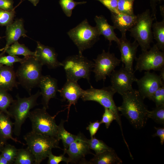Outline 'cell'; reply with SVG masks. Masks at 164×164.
Returning <instances> with one entry per match:
<instances>
[{
  "mask_svg": "<svg viewBox=\"0 0 164 164\" xmlns=\"http://www.w3.org/2000/svg\"><path fill=\"white\" fill-rule=\"evenodd\" d=\"M148 118L152 119L157 123L164 125V104L156 107L152 111H149Z\"/></svg>",
  "mask_w": 164,
  "mask_h": 164,
  "instance_id": "cell-33",
  "label": "cell"
},
{
  "mask_svg": "<svg viewBox=\"0 0 164 164\" xmlns=\"http://www.w3.org/2000/svg\"><path fill=\"white\" fill-rule=\"evenodd\" d=\"M5 53H4V52H2V53H1V54H0V56H1L2 55H4V54ZM2 65V64H0V65Z\"/></svg>",
  "mask_w": 164,
  "mask_h": 164,
  "instance_id": "cell-49",
  "label": "cell"
},
{
  "mask_svg": "<svg viewBox=\"0 0 164 164\" xmlns=\"http://www.w3.org/2000/svg\"><path fill=\"white\" fill-rule=\"evenodd\" d=\"M56 116L50 115L43 107L30 111L28 118L31 122L32 131L57 138L58 125L56 123Z\"/></svg>",
  "mask_w": 164,
  "mask_h": 164,
  "instance_id": "cell-9",
  "label": "cell"
},
{
  "mask_svg": "<svg viewBox=\"0 0 164 164\" xmlns=\"http://www.w3.org/2000/svg\"><path fill=\"white\" fill-rule=\"evenodd\" d=\"M24 60L17 56L9 55L7 56L2 55L0 56V64L8 67H13V64L15 63H21Z\"/></svg>",
  "mask_w": 164,
  "mask_h": 164,
  "instance_id": "cell-36",
  "label": "cell"
},
{
  "mask_svg": "<svg viewBox=\"0 0 164 164\" xmlns=\"http://www.w3.org/2000/svg\"><path fill=\"white\" fill-rule=\"evenodd\" d=\"M122 104L117 107L118 111L128 120L136 129L143 128L146 125L149 110L144 102V99L138 90L132 89L121 95Z\"/></svg>",
  "mask_w": 164,
  "mask_h": 164,
  "instance_id": "cell-1",
  "label": "cell"
},
{
  "mask_svg": "<svg viewBox=\"0 0 164 164\" xmlns=\"http://www.w3.org/2000/svg\"><path fill=\"white\" fill-rule=\"evenodd\" d=\"M87 2L85 1L77 2L74 0H60L59 4L61 8L67 16L70 17L72 14V11L76 6L84 4Z\"/></svg>",
  "mask_w": 164,
  "mask_h": 164,
  "instance_id": "cell-31",
  "label": "cell"
},
{
  "mask_svg": "<svg viewBox=\"0 0 164 164\" xmlns=\"http://www.w3.org/2000/svg\"><path fill=\"white\" fill-rule=\"evenodd\" d=\"M5 52L7 53L9 55H22L25 57L36 56L35 52L31 51L24 44H21L18 41L10 46L6 49Z\"/></svg>",
  "mask_w": 164,
  "mask_h": 164,
  "instance_id": "cell-27",
  "label": "cell"
},
{
  "mask_svg": "<svg viewBox=\"0 0 164 164\" xmlns=\"http://www.w3.org/2000/svg\"><path fill=\"white\" fill-rule=\"evenodd\" d=\"M163 0H151V6L152 9V15L154 17L156 18V6L155 5L156 2H160Z\"/></svg>",
  "mask_w": 164,
  "mask_h": 164,
  "instance_id": "cell-44",
  "label": "cell"
},
{
  "mask_svg": "<svg viewBox=\"0 0 164 164\" xmlns=\"http://www.w3.org/2000/svg\"><path fill=\"white\" fill-rule=\"evenodd\" d=\"M62 63L67 80L77 82L84 78L90 82L91 73L94 63L82 54L69 56Z\"/></svg>",
  "mask_w": 164,
  "mask_h": 164,
  "instance_id": "cell-6",
  "label": "cell"
},
{
  "mask_svg": "<svg viewBox=\"0 0 164 164\" xmlns=\"http://www.w3.org/2000/svg\"><path fill=\"white\" fill-rule=\"evenodd\" d=\"M152 34L156 41V45L162 51H164V19L161 22L156 21L152 26Z\"/></svg>",
  "mask_w": 164,
  "mask_h": 164,
  "instance_id": "cell-26",
  "label": "cell"
},
{
  "mask_svg": "<svg viewBox=\"0 0 164 164\" xmlns=\"http://www.w3.org/2000/svg\"><path fill=\"white\" fill-rule=\"evenodd\" d=\"M142 51L135 59V71H160L164 67V52L161 51L156 44L149 49Z\"/></svg>",
  "mask_w": 164,
  "mask_h": 164,
  "instance_id": "cell-10",
  "label": "cell"
},
{
  "mask_svg": "<svg viewBox=\"0 0 164 164\" xmlns=\"http://www.w3.org/2000/svg\"><path fill=\"white\" fill-rule=\"evenodd\" d=\"M5 144L3 142H2L0 140V152L2 149V148L4 146Z\"/></svg>",
  "mask_w": 164,
  "mask_h": 164,
  "instance_id": "cell-48",
  "label": "cell"
},
{
  "mask_svg": "<svg viewBox=\"0 0 164 164\" xmlns=\"http://www.w3.org/2000/svg\"><path fill=\"white\" fill-rule=\"evenodd\" d=\"M135 0H118V10L119 13L135 15L133 4Z\"/></svg>",
  "mask_w": 164,
  "mask_h": 164,
  "instance_id": "cell-34",
  "label": "cell"
},
{
  "mask_svg": "<svg viewBox=\"0 0 164 164\" xmlns=\"http://www.w3.org/2000/svg\"><path fill=\"white\" fill-rule=\"evenodd\" d=\"M5 33L6 44L5 47L1 50L5 53L6 49L13 43L18 41L20 37L26 36L23 20L20 19H17L7 26Z\"/></svg>",
  "mask_w": 164,
  "mask_h": 164,
  "instance_id": "cell-19",
  "label": "cell"
},
{
  "mask_svg": "<svg viewBox=\"0 0 164 164\" xmlns=\"http://www.w3.org/2000/svg\"><path fill=\"white\" fill-rule=\"evenodd\" d=\"M135 25L129 30L130 36L138 43L142 51L149 50L152 41V26L155 19L151 14L149 9L138 14Z\"/></svg>",
  "mask_w": 164,
  "mask_h": 164,
  "instance_id": "cell-5",
  "label": "cell"
},
{
  "mask_svg": "<svg viewBox=\"0 0 164 164\" xmlns=\"http://www.w3.org/2000/svg\"><path fill=\"white\" fill-rule=\"evenodd\" d=\"M87 141L90 149L94 150L95 154L113 149L103 141L97 139L94 136L91 138V139H87Z\"/></svg>",
  "mask_w": 164,
  "mask_h": 164,
  "instance_id": "cell-29",
  "label": "cell"
},
{
  "mask_svg": "<svg viewBox=\"0 0 164 164\" xmlns=\"http://www.w3.org/2000/svg\"><path fill=\"white\" fill-rule=\"evenodd\" d=\"M111 86L115 93L120 95L133 89L132 84L137 78L134 73H131L123 66L118 70H114L110 77Z\"/></svg>",
  "mask_w": 164,
  "mask_h": 164,
  "instance_id": "cell-12",
  "label": "cell"
},
{
  "mask_svg": "<svg viewBox=\"0 0 164 164\" xmlns=\"http://www.w3.org/2000/svg\"><path fill=\"white\" fill-rule=\"evenodd\" d=\"M94 60V69L92 71L94 73L97 82L102 80L104 81L107 77H110L112 72L121 62L114 53H111L109 51L106 52L104 50Z\"/></svg>",
  "mask_w": 164,
  "mask_h": 164,
  "instance_id": "cell-11",
  "label": "cell"
},
{
  "mask_svg": "<svg viewBox=\"0 0 164 164\" xmlns=\"http://www.w3.org/2000/svg\"><path fill=\"white\" fill-rule=\"evenodd\" d=\"M150 100L155 103L156 107L164 104V84L154 93Z\"/></svg>",
  "mask_w": 164,
  "mask_h": 164,
  "instance_id": "cell-37",
  "label": "cell"
},
{
  "mask_svg": "<svg viewBox=\"0 0 164 164\" xmlns=\"http://www.w3.org/2000/svg\"><path fill=\"white\" fill-rule=\"evenodd\" d=\"M96 27L100 35H102L105 38L109 41V45H111L112 42L115 41L117 43L119 38L117 36L114 32L115 28L110 25L107 19L102 15H96L94 18Z\"/></svg>",
  "mask_w": 164,
  "mask_h": 164,
  "instance_id": "cell-22",
  "label": "cell"
},
{
  "mask_svg": "<svg viewBox=\"0 0 164 164\" xmlns=\"http://www.w3.org/2000/svg\"><path fill=\"white\" fill-rule=\"evenodd\" d=\"M136 82L140 95L144 99L149 100L154 93L164 84L159 75L149 71L145 72L142 77L137 79Z\"/></svg>",
  "mask_w": 164,
  "mask_h": 164,
  "instance_id": "cell-14",
  "label": "cell"
},
{
  "mask_svg": "<svg viewBox=\"0 0 164 164\" xmlns=\"http://www.w3.org/2000/svg\"><path fill=\"white\" fill-rule=\"evenodd\" d=\"M101 3L111 12L119 13L118 10V0H95Z\"/></svg>",
  "mask_w": 164,
  "mask_h": 164,
  "instance_id": "cell-40",
  "label": "cell"
},
{
  "mask_svg": "<svg viewBox=\"0 0 164 164\" xmlns=\"http://www.w3.org/2000/svg\"><path fill=\"white\" fill-rule=\"evenodd\" d=\"M111 19L113 26L121 32L122 36H126V33L135 24L137 16L121 13L111 12Z\"/></svg>",
  "mask_w": 164,
  "mask_h": 164,
  "instance_id": "cell-20",
  "label": "cell"
},
{
  "mask_svg": "<svg viewBox=\"0 0 164 164\" xmlns=\"http://www.w3.org/2000/svg\"><path fill=\"white\" fill-rule=\"evenodd\" d=\"M159 71H160L159 76L162 80L164 82V67L162 68Z\"/></svg>",
  "mask_w": 164,
  "mask_h": 164,
  "instance_id": "cell-46",
  "label": "cell"
},
{
  "mask_svg": "<svg viewBox=\"0 0 164 164\" xmlns=\"http://www.w3.org/2000/svg\"><path fill=\"white\" fill-rule=\"evenodd\" d=\"M15 13L14 10L6 11L0 9V26L6 27L12 23Z\"/></svg>",
  "mask_w": 164,
  "mask_h": 164,
  "instance_id": "cell-35",
  "label": "cell"
},
{
  "mask_svg": "<svg viewBox=\"0 0 164 164\" xmlns=\"http://www.w3.org/2000/svg\"><path fill=\"white\" fill-rule=\"evenodd\" d=\"M101 123L100 121H97L93 122H90V124L87 127L86 129L88 130L91 138L94 136L97 132Z\"/></svg>",
  "mask_w": 164,
  "mask_h": 164,
  "instance_id": "cell-41",
  "label": "cell"
},
{
  "mask_svg": "<svg viewBox=\"0 0 164 164\" xmlns=\"http://www.w3.org/2000/svg\"><path fill=\"white\" fill-rule=\"evenodd\" d=\"M67 35L77 47L79 54L90 48L99 39V34L96 26L90 25L85 19L67 32Z\"/></svg>",
  "mask_w": 164,
  "mask_h": 164,
  "instance_id": "cell-7",
  "label": "cell"
},
{
  "mask_svg": "<svg viewBox=\"0 0 164 164\" xmlns=\"http://www.w3.org/2000/svg\"><path fill=\"white\" fill-rule=\"evenodd\" d=\"M115 93L111 86L99 89L95 88L91 86L89 89L84 90L80 98L84 101L97 102L104 108L111 111L115 116L116 121L119 126L124 142L126 143L127 142L123 132L120 116L113 99V96Z\"/></svg>",
  "mask_w": 164,
  "mask_h": 164,
  "instance_id": "cell-8",
  "label": "cell"
},
{
  "mask_svg": "<svg viewBox=\"0 0 164 164\" xmlns=\"http://www.w3.org/2000/svg\"><path fill=\"white\" fill-rule=\"evenodd\" d=\"M87 139L82 134L80 133L76 139L70 145L65 153L68 155L69 163L86 164L85 156L90 154L94 155L90 151Z\"/></svg>",
  "mask_w": 164,
  "mask_h": 164,
  "instance_id": "cell-13",
  "label": "cell"
},
{
  "mask_svg": "<svg viewBox=\"0 0 164 164\" xmlns=\"http://www.w3.org/2000/svg\"><path fill=\"white\" fill-rule=\"evenodd\" d=\"M13 100L12 96L7 91L0 90V111L9 116L7 109Z\"/></svg>",
  "mask_w": 164,
  "mask_h": 164,
  "instance_id": "cell-30",
  "label": "cell"
},
{
  "mask_svg": "<svg viewBox=\"0 0 164 164\" xmlns=\"http://www.w3.org/2000/svg\"><path fill=\"white\" fill-rule=\"evenodd\" d=\"M15 73L19 83L29 94L34 87L38 85L42 76L43 65L35 56L24 57Z\"/></svg>",
  "mask_w": 164,
  "mask_h": 164,
  "instance_id": "cell-4",
  "label": "cell"
},
{
  "mask_svg": "<svg viewBox=\"0 0 164 164\" xmlns=\"http://www.w3.org/2000/svg\"><path fill=\"white\" fill-rule=\"evenodd\" d=\"M155 132L152 135L153 137H158L160 139V142L162 145L164 143V128L163 127H155Z\"/></svg>",
  "mask_w": 164,
  "mask_h": 164,
  "instance_id": "cell-43",
  "label": "cell"
},
{
  "mask_svg": "<svg viewBox=\"0 0 164 164\" xmlns=\"http://www.w3.org/2000/svg\"><path fill=\"white\" fill-rule=\"evenodd\" d=\"M13 0H0V9L6 11L14 10Z\"/></svg>",
  "mask_w": 164,
  "mask_h": 164,
  "instance_id": "cell-42",
  "label": "cell"
},
{
  "mask_svg": "<svg viewBox=\"0 0 164 164\" xmlns=\"http://www.w3.org/2000/svg\"><path fill=\"white\" fill-rule=\"evenodd\" d=\"M16 77L13 67L0 65V90L7 91L17 87Z\"/></svg>",
  "mask_w": 164,
  "mask_h": 164,
  "instance_id": "cell-21",
  "label": "cell"
},
{
  "mask_svg": "<svg viewBox=\"0 0 164 164\" xmlns=\"http://www.w3.org/2000/svg\"><path fill=\"white\" fill-rule=\"evenodd\" d=\"M40 95L39 91L28 97L21 98L18 94L16 99L14 100L10 105L8 110L9 116L15 120L13 132L16 136L20 135L22 125L28 118L30 110L38 105L37 100Z\"/></svg>",
  "mask_w": 164,
  "mask_h": 164,
  "instance_id": "cell-3",
  "label": "cell"
},
{
  "mask_svg": "<svg viewBox=\"0 0 164 164\" xmlns=\"http://www.w3.org/2000/svg\"><path fill=\"white\" fill-rule=\"evenodd\" d=\"M35 157L27 148L18 149L14 164H32L34 163Z\"/></svg>",
  "mask_w": 164,
  "mask_h": 164,
  "instance_id": "cell-28",
  "label": "cell"
},
{
  "mask_svg": "<svg viewBox=\"0 0 164 164\" xmlns=\"http://www.w3.org/2000/svg\"><path fill=\"white\" fill-rule=\"evenodd\" d=\"M10 117L6 114L0 111V141L5 144L8 139H11L15 142L24 145L12 137L14 123L10 120Z\"/></svg>",
  "mask_w": 164,
  "mask_h": 164,
  "instance_id": "cell-23",
  "label": "cell"
},
{
  "mask_svg": "<svg viewBox=\"0 0 164 164\" xmlns=\"http://www.w3.org/2000/svg\"><path fill=\"white\" fill-rule=\"evenodd\" d=\"M0 164H9L7 160L1 154L0 155Z\"/></svg>",
  "mask_w": 164,
  "mask_h": 164,
  "instance_id": "cell-45",
  "label": "cell"
},
{
  "mask_svg": "<svg viewBox=\"0 0 164 164\" xmlns=\"http://www.w3.org/2000/svg\"><path fill=\"white\" fill-rule=\"evenodd\" d=\"M38 86L41 90L43 107L47 109L48 108L50 100L56 97V92L58 91L57 80L50 75H42Z\"/></svg>",
  "mask_w": 164,
  "mask_h": 164,
  "instance_id": "cell-17",
  "label": "cell"
},
{
  "mask_svg": "<svg viewBox=\"0 0 164 164\" xmlns=\"http://www.w3.org/2000/svg\"><path fill=\"white\" fill-rule=\"evenodd\" d=\"M104 112L102 116L100 121L101 124H105L106 127L108 128L114 120H116L115 116L112 111L110 110L104 108Z\"/></svg>",
  "mask_w": 164,
  "mask_h": 164,
  "instance_id": "cell-38",
  "label": "cell"
},
{
  "mask_svg": "<svg viewBox=\"0 0 164 164\" xmlns=\"http://www.w3.org/2000/svg\"><path fill=\"white\" fill-rule=\"evenodd\" d=\"M18 149L14 145L6 143L2 149L1 154L6 159L9 164L14 162Z\"/></svg>",
  "mask_w": 164,
  "mask_h": 164,
  "instance_id": "cell-32",
  "label": "cell"
},
{
  "mask_svg": "<svg viewBox=\"0 0 164 164\" xmlns=\"http://www.w3.org/2000/svg\"><path fill=\"white\" fill-rule=\"evenodd\" d=\"M23 138L27 148L33 155L35 164H39L48 157L53 148L62 149L59 146L60 140L56 138L39 134L31 131L25 135Z\"/></svg>",
  "mask_w": 164,
  "mask_h": 164,
  "instance_id": "cell-2",
  "label": "cell"
},
{
  "mask_svg": "<svg viewBox=\"0 0 164 164\" xmlns=\"http://www.w3.org/2000/svg\"><path fill=\"white\" fill-rule=\"evenodd\" d=\"M93 158L87 161L89 164H121L122 160L119 157L114 150H107L95 154Z\"/></svg>",
  "mask_w": 164,
  "mask_h": 164,
  "instance_id": "cell-24",
  "label": "cell"
},
{
  "mask_svg": "<svg viewBox=\"0 0 164 164\" xmlns=\"http://www.w3.org/2000/svg\"><path fill=\"white\" fill-rule=\"evenodd\" d=\"M48 158L47 163L48 164H58L61 162H64L67 164L69 163L68 157H65L63 154L56 156L53 155L51 152L48 155Z\"/></svg>",
  "mask_w": 164,
  "mask_h": 164,
  "instance_id": "cell-39",
  "label": "cell"
},
{
  "mask_svg": "<svg viewBox=\"0 0 164 164\" xmlns=\"http://www.w3.org/2000/svg\"><path fill=\"white\" fill-rule=\"evenodd\" d=\"M117 44L121 53L120 60L124 67L129 72L134 73L133 64L136 58L138 43L135 40L131 43L126 36H121Z\"/></svg>",
  "mask_w": 164,
  "mask_h": 164,
  "instance_id": "cell-15",
  "label": "cell"
},
{
  "mask_svg": "<svg viewBox=\"0 0 164 164\" xmlns=\"http://www.w3.org/2000/svg\"><path fill=\"white\" fill-rule=\"evenodd\" d=\"M84 91L77 82L67 80L64 85L61 89L58 90V92L63 100L68 103L69 108L71 105H75L77 103Z\"/></svg>",
  "mask_w": 164,
  "mask_h": 164,
  "instance_id": "cell-18",
  "label": "cell"
},
{
  "mask_svg": "<svg viewBox=\"0 0 164 164\" xmlns=\"http://www.w3.org/2000/svg\"><path fill=\"white\" fill-rule=\"evenodd\" d=\"M35 52L36 57L43 65H46L50 69H55L62 66V62L57 59V55L52 47L46 46L39 42H37Z\"/></svg>",
  "mask_w": 164,
  "mask_h": 164,
  "instance_id": "cell-16",
  "label": "cell"
},
{
  "mask_svg": "<svg viewBox=\"0 0 164 164\" xmlns=\"http://www.w3.org/2000/svg\"><path fill=\"white\" fill-rule=\"evenodd\" d=\"M65 121L62 120L58 125L57 138L62 141L63 147V154L65 155L70 145L76 138L77 135L68 132L64 128Z\"/></svg>",
  "mask_w": 164,
  "mask_h": 164,
  "instance_id": "cell-25",
  "label": "cell"
},
{
  "mask_svg": "<svg viewBox=\"0 0 164 164\" xmlns=\"http://www.w3.org/2000/svg\"></svg>",
  "mask_w": 164,
  "mask_h": 164,
  "instance_id": "cell-50",
  "label": "cell"
},
{
  "mask_svg": "<svg viewBox=\"0 0 164 164\" xmlns=\"http://www.w3.org/2000/svg\"><path fill=\"white\" fill-rule=\"evenodd\" d=\"M34 6H36L38 3L39 0H28Z\"/></svg>",
  "mask_w": 164,
  "mask_h": 164,
  "instance_id": "cell-47",
  "label": "cell"
}]
</instances>
